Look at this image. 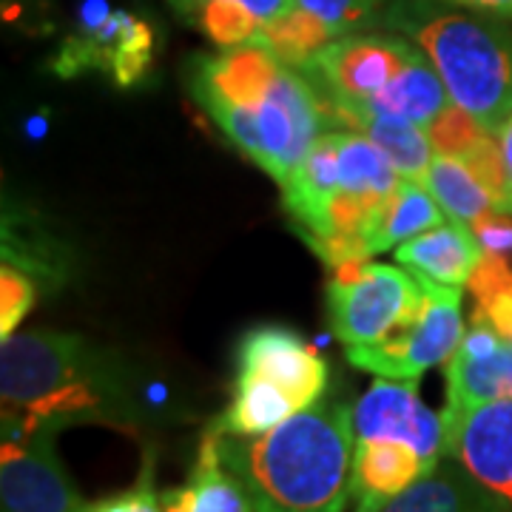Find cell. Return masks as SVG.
<instances>
[{
	"instance_id": "obj_1",
	"label": "cell",
	"mask_w": 512,
	"mask_h": 512,
	"mask_svg": "<svg viewBox=\"0 0 512 512\" xmlns=\"http://www.w3.org/2000/svg\"><path fill=\"white\" fill-rule=\"evenodd\" d=\"M188 89L222 134L279 185L328 131L308 74L262 43L194 57Z\"/></svg>"
},
{
	"instance_id": "obj_2",
	"label": "cell",
	"mask_w": 512,
	"mask_h": 512,
	"mask_svg": "<svg viewBox=\"0 0 512 512\" xmlns=\"http://www.w3.org/2000/svg\"><path fill=\"white\" fill-rule=\"evenodd\" d=\"M3 436L77 424L134 433L143 410L128 370L111 353L63 330H18L0 348Z\"/></svg>"
},
{
	"instance_id": "obj_3",
	"label": "cell",
	"mask_w": 512,
	"mask_h": 512,
	"mask_svg": "<svg viewBox=\"0 0 512 512\" xmlns=\"http://www.w3.org/2000/svg\"><path fill=\"white\" fill-rule=\"evenodd\" d=\"M211 430V427H208ZM217 436L256 512H345L353 498V407L319 402L259 436Z\"/></svg>"
},
{
	"instance_id": "obj_4",
	"label": "cell",
	"mask_w": 512,
	"mask_h": 512,
	"mask_svg": "<svg viewBox=\"0 0 512 512\" xmlns=\"http://www.w3.org/2000/svg\"><path fill=\"white\" fill-rule=\"evenodd\" d=\"M299 69L319 92L328 128L336 111H373L430 131L456 106L430 57L404 35L339 37Z\"/></svg>"
},
{
	"instance_id": "obj_5",
	"label": "cell",
	"mask_w": 512,
	"mask_h": 512,
	"mask_svg": "<svg viewBox=\"0 0 512 512\" xmlns=\"http://www.w3.org/2000/svg\"><path fill=\"white\" fill-rule=\"evenodd\" d=\"M382 20L430 57L456 106L501 134L512 117V29L441 0H393Z\"/></svg>"
},
{
	"instance_id": "obj_6",
	"label": "cell",
	"mask_w": 512,
	"mask_h": 512,
	"mask_svg": "<svg viewBox=\"0 0 512 512\" xmlns=\"http://www.w3.org/2000/svg\"><path fill=\"white\" fill-rule=\"evenodd\" d=\"M328 390V362L285 325H259L239 339L234 396L211 430L259 436L308 410Z\"/></svg>"
},
{
	"instance_id": "obj_7",
	"label": "cell",
	"mask_w": 512,
	"mask_h": 512,
	"mask_svg": "<svg viewBox=\"0 0 512 512\" xmlns=\"http://www.w3.org/2000/svg\"><path fill=\"white\" fill-rule=\"evenodd\" d=\"M461 291L439 285L424 276L419 302L413 311L396 322L384 339L359 350H345L350 365L367 370L379 379H404L419 382L433 367L447 365L464 336Z\"/></svg>"
},
{
	"instance_id": "obj_8",
	"label": "cell",
	"mask_w": 512,
	"mask_h": 512,
	"mask_svg": "<svg viewBox=\"0 0 512 512\" xmlns=\"http://www.w3.org/2000/svg\"><path fill=\"white\" fill-rule=\"evenodd\" d=\"M424 276L404 265L353 262L333 271L328 311L333 336L345 350H359L384 339L419 302Z\"/></svg>"
},
{
	"instance_id": "obj_9",
	"label": "cell",
	"mask_w": 512,
	"mask_h": 512,
	"mask_svg": "<svg viewBox=\"0 0 512 512\" xmlns=\"http://www.w3.org/2000/svg\"><path fill=\"white\" fill-rule=\"evenodd\" d=\"M154 60V26L146 18L111 9L109 0H86L77 15V29L63 40L55 72L74 77L80 72L109 74L117 86H137Z\"/></svg>"
},
{
	"instance_id": "obj_10",
	"label": "cell",
	"mask_w": 512,
	"mask_h": 512,
	"mask_svg": "<svg viewBox=\"0 0 512 512\" xmlns=\"http://www.w3.org/2000/svg\"><path fill=\"white\" fill-rule=\"evenodd\" d=\"M57 430L37 427L3 436L0 444V510L3 512H86L57 456Z\"/></svg>"
},
{
	"instance_id": "obj_11",
	"label": "cell",
	"mask_w": 512,
	"mask_h": 512,
	"mask_svg": "<svg viewBox=\"0 0 512 512\" xmlns=\"http://www.w3.org/2000/svg\"><path fill=\"white\" fill-rule=\"evenodd\" d=\"M353 433L356 439L407 441L436 464L447 458L444 413L421 402L419 382L376 376L365 396L353 404Z\"/></svg>"
},
{
	"instance_id": "obj_12",
	"label": "cell",
	"mask_w": 512,
	"mask_h": 512,
	"mask_svg": "<svg viewBox=\"0 0 512 512\" xmlns=\"http://www.w3.org/2000/svg\"><path fill=\"white\" fill-rule=\"evenodd\" d=\"M447 456L476 478L495 501L512 512V399L444 416Z\"/></svg>"
},
{
	"instance_id": "obj_13",
	"label": "cell",
	"mask_w": 512,
	"mask_h": 512,
	"mask_svg": "<svg viewBox=\"0 0 512 512\" xmlns=\"http://www.w3.org/2000/svg\"><path fill=\"white\" fill-rule=\"evenodd\" d=\"M512 399V342H507L484 313L473 319L461 345L447 362V407L444 416H458L470 407Z\"/></svg>"
},
{
	"instance_id": "obj_14",
	"label": "cell",
	"mask_w": 512,
	"mask_h": 512,
	"mask_svg": "<svg viewBox=\"0 0 512 512\" xmlns=\"http://www.w3.org/2000/svg\"><path fill=\"white\" fill-rule=\"evenodd\" d=\"M439 464L421 456L407 441L356 439L353 501L356 512H382L396 495L430 476Z\"/></svg>"
},
{
	"instance_id": "obj_15",
	"label": "cell",
	"mask_w": 512,
	"mask_h": 512,
	"mask_svg": "<svg viewBox=\"0 0 512 512\" xmlns=\"http://www.w3.org/2000/svg\"><path fill=\"white\" fill-rule=\"evenodd\" d=\"M393 256L413 274L427 276L450 288H467L478 262L484 259V248L467 222L447 220L419 237L402 242Z\"/></svg>"
},
{
	"instance_id": "obj_16",
	"label": "cell",
	"mask_w": 512,
	"mask_h": 512,
	"mask_svg": "<svg viewBox=\"0 0 512 512\" xmlns=\"http://www.w3.org/2000/svg\"><path fill=\"white\" fill-rule=\"evenodd\" d=\"M180 18L217 49L262 43L268 26L282 18L293 0H168Z\"/></svg>"
},
{
	"instance_id": "obj_17",
	"label": "cell",
	"mask_w": 512,
	"mask_h": 512,
	"mask_svg": "<svg viewBox=\"0 0 512 512\" xmlns=\"http://www.w3.org/2000/svg\"><path fill=\"white\" fill-rule=\"evenodd\" d=\"M165 512H256L239 478L222 464L217 436L205 430L191 476L180 487L160 493Z\"/></svg>"
},
{
	"instance_id": "obj_18",
	"label": "cell",
	"mask_w": 512,
	"mask_h": 512,
	"mask_svg": "<svg viewBox=\"0 0 512 512\" xmlns=\"http://www.w3.org/2000/svg\"><path fill=\"white\" fill-rule=\"evenodd\" d=\"M447 220H450L447 211L430 194L427 185L413 177H402L373 214V222L367 228V248L373 256L396 251L402 242L419 237Z\"/></svg>"
},
{
	"instance_id": "obj_19",
	"label": "cell",
	"mask_w": 512,
	"mask_h": 512,
	"mask_svg": "<svg viewBox=\"0 0 512 512\" xmlns=\"http://www.w3.org/2000/svg\"><path fill=\"white\" fill-rule=\"evenodd\" d=\"M382 512H507L456 458H444L439 467L396 495Z\"/></svg>"
},
{
	"instance_id": "obj_20",
	"label": "cell",
	"mask_w": 512,
	"mask_h": 512,
	"mask_svg": "<svg viewBox=\"0 0 512 512\" xmlns=\"http://www.w3.org/2000/svg\"><path fill=\"white\" fill-rule=\"evenodd\" d=\"M330 128H350L365 134L370 143H376L390 157V163L396 165L402 177H413L421 183L436 157L430 131L396 117H384L373 111H336L330 117Z\"/></svg>"
},
{
	"instance_id": "obj_21",
	"label": "cell",
	"mask_w": 512,
	"mask_h": 512,
	"mask_svg": "<svg viewBox=\"0 0 512 512\" xmlns=\"http://www.w3.org/2000/svg\"><path fill=\"white\" fill-rule=\"evenodd\" d=\"M424 185L439 200V205L447 211L450 220L473 225L478 217H484L490 211H498L490 191L470 171V165L453 157V154L436 151L433 163H430L427 174H424Z\"/></svg>"
},
{
	"instance_id": "obj_22",
	"label": "cell",
	"mask_w": 512,
	"mask_h": 512,
	"mask_svg": "<svg viewBox=\"0 0 512 512\" xmlns=\"http://www.w3.org/2000/svg\"><path fill=\"white\" fill-rule=\"evenodd\" d=\"M382 0H293V6L325 32L330 43L356 35L379 15Z\"/></svg>"
},
{
	"instance_id": "obj_23",
	"label": "cell",
	"mask_w": 512,
	"mask_h": 512,
	"mask_svg": "<svg viewBox=\"0 0 512 512\" xmlns=\"http://www.w3.org/2000/svg\"><path fill=\"white\" fill-rule=\"evenodd\" d=\"M37 305V279L26 268L3 259L0 268V339L18 333L26 313Z\"/></svg>"
},
{
	"instance_id": "obj_24",
	"label": "cell",
	"mask_w": 512,
	"mask_h": 512,
	"mask_svg": "<svg viewBox=\"0 0 512 512\" xmlns=\"http://www.w3.org/2000/svg\"><path fill=\"white\" fill-rule=\"evenodd\" d=\"M86 512H165L163 498H160L157 487H154V464H151V458H146L143 473L128 490L109 495V498H103L97 504H89Z\"/></svg>"
},
{
	"instance_id": "obj_25",
	"label": "cell",
	"mask_w": 512,
	"mask_h": 512,
	"mask_svg": "<svg viewBox=\"0 0 512 512\" xmlns=\"http://www.w3.org/2000/svg\"><path fill=\"white\" fill-rule=\"evenodd\" d=\"M470 228H473V234H476L478 242H481L484 254H512V214L490 211V214L478 217Z\"/></svg>"
},
{
	"instance_id": "obj_26",
	"label": "cell",
	"mask_w": 512,
	"mask_h": 512,
	"mask_svg": "<svg viewBox=\"0 0 512 512\" xmlns=\"http://www.w3.org/2000/svg\"><path fill=\"white\" fill-rule=\"evenodd\" d=\"M450 6H461L470 12H481V15H493V18H512V0H441Z\"/></svg>"
},
{
	"instance_id": "obj_27",
	"label": "cell",
	"mask_w": 512,
	"mask_h": 512,
	"mask_svg": "<svg viewBox=\"0 0 512 512\" xmlns=\"http://www.w3.org/2000/svg\"><path fill=\"white\" fill-rule=\"evenodd\" d=\"M501 148H504V160H507V171H510V180H512V117L507 120V126L501 128Z\"/></svg>"
}]
</instances>
